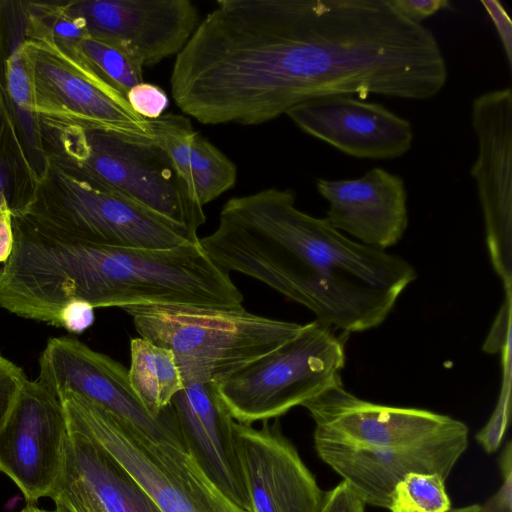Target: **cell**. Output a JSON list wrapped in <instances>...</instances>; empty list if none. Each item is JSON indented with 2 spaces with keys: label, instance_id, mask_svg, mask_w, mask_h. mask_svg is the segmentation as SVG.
<instances>
[{
  "label": "cell",
  "instance_id": "obj_32",
  "mask_svg": "<svg viewBox=\"0 0 512 512\" xmlns=\"http://www.w3.org/2000/svg\"><path fill=\"white\" fill-rule=\"evenodd\" d=\"M14 243L12 212L4 194L0 195V263L10 256Z\"/></svg>",
  "mask_w": 512,
  "mask_h": 512
},
{
  "label": "cell",
  "instance_id": "obj_22",
  "mask_svg": "<svg viewBox=\"0 0 512 512\" xmlns=\"http://www.w3.org/2000/svg\"><path fill=\"white\" fill-rule=\"evenodd\" d=\"M80 50L107 81L125 98L128 91L143 81V68L116 46L88 33L79 43Z\"/></svg>",
  "mask_w": 512,
  "mask_h": 512
},
{
  "label": "cell",
  "instance_id": "obj_10",
  "mask_svg": "<svg viewBox=\"0 0 512 512\" xmlns=\"http://www.w3.org/2000/svg\"><path fill=\"white\" fill-rule=\"evenodd\" d=\"M478 154L471 167L483 212L493 268L506 294L512 288V91L492 90L473 99Z\"/></svg>",
  "mask_w": 512,
  "mask_h": 512
},
{
  "label": "cell",
  "instance_id": "obj_3",
  "mask_svg": "<svg viewBox=\"0 0 512 512\" xmlns=\"http://www.w3.org/2000/svg\"><path fill=\"white\" fill-rule=\"evenodd\" d=\"M56 188L19 206L12 216L69 240L97 245L170 249L198 241L109 186L84 167L57 170Z\"/></svg>",
  "mask_w": 512,
  "mask_h": 512
},
{
  "label": "cell",
  "instance_id": "obj_27",
  "mask_svg": "<svg viewBox=\"0 0 512 512\" xmlns=\"http://www.w3.org/2000/svg\"><path fill=\"white\" fill-rule=\"evenodd\" d=\"M5 67L7 88L11 99L19 108L28 112L31 100L30 81L16 50L7 59Z\"/></svg>",
  "mask_w": 512,
  "mask_h": 512
},
{
  "label": "cell",
  "instance_id": "obj_25",
  "mask_svg": "<svg viewBox=\"0 0 512 512\" xmlns=\"http://www.w3.org/2000/svg\"><path fill=\"white\" fill-rule=\"evenodd\" d=\"M126 100L135 113L148 120L161 116L169 102L160 87L145 82L132 87Z\"/></svg>",
  "mask_w": 512,
  "mask_h": 512
},
{
  "label": "cell",
  "instance_id": "obj_30",
  "mask_svg": "<svg viewBox=\"0 0 512 512\" xmlns=\"http://www.w3.org/2000/svg\"><path fill=\"white\" fill-rule=\"evenodd\" d=\"M501 40L509 70H512V21L503 5L497 0H481Z\"/></svg>",
  "mask_w": 512,
  "mask_h": 512
},
{
  "label": "cell",
  "instance_id": "obj_17",
  "mask_svg": "<svg viewBox=\"0 0 512 512\" xmlns=\"http://www.w3.org/2000/svg\"><path fill=\"white\" fill-rule=\"evenodd\" d=\"M61 472L48 497L69 512H161L139 483L90 436L68 428Z\"/></svg>",
  "mask_w": 512,
  "mask_h": 512
},
{
  "label": "cell",
  "instance_id": "obj_7",
  "mask_svg": "<svg viewBox=\"0 0 512 512\" xmlns=\"http://www.w3.org/2000/svg\"><path fill=\"white\" fill-rule=\"evenodd\" d=\"M76 163L155 215L198 239L206 221L171 159L153 138L96 132L72 135Z\"/></svg>",
  "mask_w": 512,
  "mask_h": 512
},
{
  "label": "cell",
  "instance_id": "obj_33",
  "mask_svg": "<svg viewBox=\"0 0 512 512\" xmlns=\"http://www.w3.org/2000/svg\"><path fill=\"white\" fill-rule=\"evenodd\" d=\"M19 512H69L65 508L61 506L55 505V508L52 510H46L43 508H39L34 503H28L23 509H21Z\"/></svg>",
  "mask_w": 512,
  "mask_h": 512
},
{
  "label": "cell",
  "instance_id": "obj_26",
  "mask_svg": "<svg viewBox=\"0 0 512 512\" xmlns=\"http://www.w3.org/2000/svg\"><path fill=\"white\" fill-rule=\"evenodd\" d=\"M502 484L483 505L481 512H512V444L508 441L499 458Z\"/></svg>",
  "mask_w": 512,
  "mask_h": 512
},
{
  "label": "cell",
  "instance_id": "obj_15",
  "mask_svg": "<svg viewBox=\"0 0 512 512\" xmlns=\"http://www.w3.org/2000/svg\"><path fill=\"white\" fill-rule=\"evenodd\" d=\"M171 405L188 454L227 499L250 512L234 420L221 402L213 381L184 384Z\"/></svg>",
  "mask_w": 512,
  "mask_h": 512
},
{
  "label": "cell",
  "instance_id": "obj_31",
  "mask_svg": "<svg viewBox=\"0 0 512 512\" xmlns=\"http://www.w3.org/2000/svg\"><path fill=\"white\" fill-rule=\"evenodd\" d=\"M510 304L511 294H506L504 306L501 308L498 318L483 347L486 352L501 351L510 339Z\"/></svg>",
  "mask_w": 512,
  "mask_h": 512
},
{
  "label": "cell",
  "instance_id": "obj_18",
  "mask_svg": "<svg viewBox=\"0 0 512 512\" xmlns=\"http://www.w3.org/2000/svg\"><path fill=\"white\" fill-rule=\"evenodd\" d=\"M316 187L329 204V223L362 244L385 250L407 229V192L398 175L373 168L355 179H318Z\"/></svg>",
  "mask_w": 512,
  "mask_h": 512
},
{
  "label": "cell",
  "instance_id": "obj_14",
  "mask_svg": "<svg viewBox=\"0 0 512 512\" xmlns=\"http://www.w3.org/2000/svg\"><path fill=\"white\" fill-rule=\"evenodd\" d=\"M286 115L303 132L357 158L395 159L412 146L413 130L408 120L354 96L312 99Z\"/></svg>",
  "mask_w": 512,
  "mask_h": 512
},
{
  "label": "cell",
  "instance_id": "obj_23",
  "mask_svg": "<svg viewBox=\"0 0 512 512\" xmlns=\"http://www.w3.org/2000/svg\"><path fill=\"white\" fill-rule=\"evenodd\" d=\"M503 380L497 405L487 424L476 434V440L487 453H493L501 446L510 419L511 411V342L501 349Z\"/></svg>",
  "mask_w": 512,
  "mask_h": 512
},
{
  "label": "cell",
  "instance_id": "obj_6",
  "mask_svg": "<svg viewBox=\"0 0 512 512\" xmlns=\"http://www.w3.org/2000/svg\"><path fill=\"white\" fill-rule=\"evenodd\" d=\"M57 396L68 428L98 442L161 512H246L216 488L187 451L151 440L74 392L62 391Z\"/></svg>",
  "mask_w": 512,
  "mask_h": 512
},
{
  "label": "cell",
  "instance_id": "obj_8",
  "mask_svg": "<svg viewBox=\"0 0 512 512\" xmlns=\"http://www.w3.org/2000/svg\"><path fill=\"white\" fill-rule=\"evenodd\" d=\"M36 380L55 395L74 392L151 440L187 451L172 405L158 417L151 416L132 390L128 369L75 337H52L47 341Z\"/></svg>",
  "mask_w": 512,
  "mask_h": 512
},
{
  "label": "cell",
  "instance_id": "obj_24",
  "mask_svg": "<svg viewBox=\"0 0 512 512\" xmlns=\"http://www.w3.org/2000/svg\"><path fill=\"white\" fill-rule=\"evenodd\" d=\"M27 380L21 367L0 354V428Z\"/></svg>",
  "mask_w": 512,
  "mask_h": 512
},
{
  "label": "cell",
  "instance_id": "obj_19",
  "mask_svg": "<svg viewBox=\"0 0 512 512\" xmlns=\"http://www.w3.org/2000/svg\"><path fill=\"white\" fill-rule=\"evenodd\" d=\"M149 121L154 141L167 153L190 195L201 206L235 185L236 165L195 131L187 117L163 113Z\"/></svg>",
  "mask_w": 512,
  "mask_h": 512
},
{
  "label": "cell",
  "instance_id": "obj_13",
  "mask_svg": "<svg viewBox=\"0 0 512 512\" xmlns=\"http://www.w3.org/2000/svg\"><path fill=\"white\" fill-rule=\"evenodd\" d=\"M233 430L250 512H319L325 492L283 435L278 419Z\"/></svg>",
  "mask_w": 512,
  "mask_h": 512
},
{
  "label": "cell",
  "instance_id": "obj_35",
  "mask_svg": "<svg viewBox=\"0 0 512 512\" xmlns=\"http://www.w3.org/2000/svg\"><path fill=\"white\" fill-rule=\"evenodd\" d=\"M4 194L3 193V188H2V179H1V175H0V195Z\"/></svg>",
  "mask_w": 512,
  "mask_h": 512
},
{
  "label": "cell",
  "instance_id": "obj_1",
  "mask_svg": "<svg viewBox=\"0 0 512 512\" xmlns=\"http://www.w3.org/2000/svg\"><path fill=\"white\" fill-rule=\"evenodd\" d=\"M290 189L230 198L200 245L221 270L250 276L345 333L379 326L416 279L403 258L356 242L296 207Z\"/></svg>",
  "mask_w": 512,
  "mask_h": 512
},
{
  "label": "cell",
  "instance_id": "obj_2",
  "mask_svg": "<svg viewBox=\"0 0 512 512\" xmlns=\"http://www.w3.org/2000/svg\"><path fill=\"white\" fill-rule=\"evenodd\" d=\"M123 310L140 337L172 351L184 384L230 373L274 350L302 327L242 306L148 304Z\"/></svg>",
  "mask_w": 512,
  "mask_h": 512
},
{
  "label": "cell",
  "instance_id": "obj_11",
  "mask_svg": "<svg viewBox=\"0 0 512 512\" xmlns=\"http://www.w3.org/2000/svg\"><path fill=\"white\" fill-rule=\"evenodd\" d=\"M68 434L60 398L28 379L0 428V471L27 503L48 497L63 466Z\"/></svg>",
  "mask_w": 512,
  "mask_h": 512
},
{
  "label": "cell",
  "instance_id": "obj_9",
  "mask_svg": "<svg viewBox=\"0 0 512 512\" xmlns=\"http://www.w3.org/2000/svg\"><path fill=\"white\" fill-rule=\"evenodd\" d=\"M315 422V435L375 449H407L467 444L468 427L450 416L417 408L365 401L342 382L303 405Z\"/></svg>",
  "mask_w": 512,
  "mask_h": 512
},
{
  "label": "cell",
  "instance_id": "obj_28",
  "mask_svg": "<svg viewBox=\"0 0 512 512\" xmlns=\"http://www.w3.org/2000/svg\"><path fill=\"white\" fill-rule=\"evenodd\" d=\"M366 504L344 480L328 492L319 512H365Z\"/></svg>",
  "mask_w": 512,
  "mask_h": 512
},
{
  "label": "cell",
  "instance_id": "obj_29",
  "mask_svg": "<svg viewBox=\"0 0 512 512\" xmlns=\"http://www.w3.org/2000/svg\"><path fill=\"white\" fill-rule=\"evenodd\" d=\"M403 17L411 22L421 24L441 9L450 8L447 0H387Z\"/></svg>",
  "mask_w": 512,
  "mask_h": 512
},
{
  "label": "cell",
  "instance_id": "obj_12",
  "mask_svg": "<svg viewBox=\"0 0 512 512\" xmlns=\"http://www.w3.org/2000/svg\"><path fill=\"white\" fill-rule=\"evenodd\" d=\"M68 13L142 68L177 55L200 23L190 0H85L72 3Z\"/></svg>",
  "mask_w": 512,
  "mask_h": 512
},
{
  "label": "cell",
  "instance_id": "obj_5",
  "mask_svg": "<svg viewBox=\"0 0 512 512\" xmlns=\"http://www.w3.org/2000/svg\"><path fill=\"white\" fill-rule=\"evenodd\" d=\"M343 341L314 320L264 356L213 380L225 409L238 423L278 419L341 383Z\"/></svg>",
  "mask_w": 512,
  "mask_h": 512
},
{
  "label": "cell",
  "instance_id": "obj_4",
  "mask_svg": "<svg viewBox=\"0 0 512 512\" xmlns=\"http://www.w3.org/2000/svg\"><path fill=\"white\" fill-rule=\"evenodd\" d=\"M16 51L30 81L29 113L70 134L153 138L150 121L133 111L79 45L64 44L47 32L33 35Z\"/></svg>",
  "mask_w": 512,
  "mask_h": 512
},
{
  "label": "cell",
  "instance_id": "obj_21",
  "mask_svg": "<svg viewBox=\"0 0 512 512\" xmlns=\"http://www.w3.org/2000/svg\"><path fill=\"white\" fill-rule=\"evenodd\" d=\"M445 479L437 473H409L394 487L390 512H448L451 507Z\"/></svg>",
  "mask_w": 512,
  "mask_h": 512
},
{
  "label": "cell",
  "instance_id": "obj_20",
  "mask_svg": "<svg viewBox=\"0 0 512 512\" xmlns=\"http://www.w3.org/2000/svg\"><path fill=\"white\" fill-rule=\"evenodd\" d=\"M128 378L132 390L153 417H158L184 387L172 351L142 337L130 342Z\"/></svg>",
  "mask_w": 512,
  "mask_h": 512
},
{
  "label": "cell",
  "instance_id": "obj_34",
  "mask_svg": "<svg viewBox=\"0 0 512 512\" xmlns=\"http://www.w3.org/2000/svg\"><path fill=\"white\" fill-rule=\"evenodd\" d=\"M448 512H481V507L479 504H473L465 507L451 508Z\"/></svg>",
  "mask_w": 512,
  "mask_h": 512
},
{
  "label": "cell",
  "instance_id": "obj_16",
  "mask_svg": "<svg viewBox=\"0 0 512 512\" xmlns=\"http://www.w3.org/2000/svg\"><path fill=\"white\" fill-rule=\"evenodd\" d=\"M318 456L367 505L388 508L396 484L409 473H437L445 480L467 444L375 449L313 435Z\"/></svg>",
  "mask_w": 512,
  "mask_h": 512
}]
</instances>
